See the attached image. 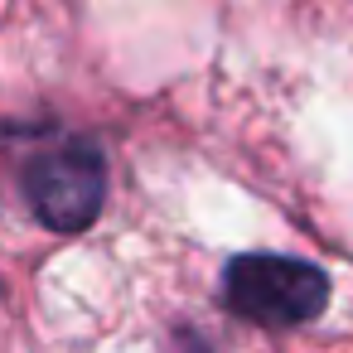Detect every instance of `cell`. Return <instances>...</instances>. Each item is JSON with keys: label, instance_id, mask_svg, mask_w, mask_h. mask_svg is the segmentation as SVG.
Returning a JSON list of instances; mask_svg holds the SVG:
<instances>
[{"label": "cell", "instance_id": "6da1fadb", "mask_svg": "<svg viewBox=\"0 0 353 353\" xmlns=\"http://www.w3.org/2000/svg\"><path fill=\"white\" fill-rule=\"evenodd\" d=\"M223 295L242 319L256 324H305L329 305V276L314 261L300 256H271V252H252L237 256L223 276Z\"/></svg>", "mask_w": 353, "mask_h": 353}, {"label": "cell", "instance_id": "7a4b0ae2", "mask_svg": "<svg viewBox=\"0 0 353 353\" xmlns=\"http://www.w3.org/2000/svg\"><path fill=\"white\" fill-rule=\"evenodd\" d=\"M25 199L54 232H83L107 199V160L92 141H63L25 165Z\"/></svg>", "mask_w": 353, "mask_h": 353}]
</instances>
